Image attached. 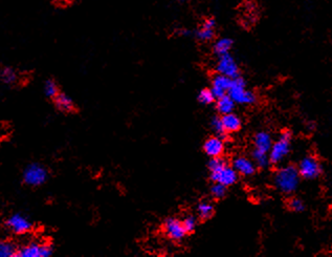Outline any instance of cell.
I'll return each mask as SVG.
<instances>
[{"mask_svg":"<svg viewBox=\"0 0 332 257\" xmlns=\"http://www.w3.org/2000/svg\"><path fill=\"white\" fill-rule=\"evenodd\" d=\"M57 108L63 112H72L75 109L73 100L65 93H58L57 97L54 99Z\"/></svg>","mask_w":332,"mask_h":257,"instance_id":"18","label":"cell"},{"mask_svg":"<svg viewBox=\"0 0 332 257\" xmlns=\"http://www.w3.org/2000/svg\"><path fill=\"white\" fill-rule=\"evenodd\" d=\"M48 178V172L40 164H30L23 172V181L26 185L31 187H37L46 182Z\"/></svg>","mask_w":332,"mask_h":257,"instance_id":"4","label":"cell"},{"mask_svg":"<svg viewBox=\"0 0 332 257\" xmlns=\"http://www.w3.org/2000/svg\"><path fill=\"white\" fill-rule=\"evenodd\" d=\"M215 99H216V97H215L214 92L212 91V89H209V88L203 89L198 94L199 102L205 105H209V104L213 103L215 101Z\"/></svg>","mask_w":332,"mask_h":257,"instance_id":"25","label":"cell"},{"mask_svg":"<svg viewBox=\"0 0 332 257\" xmlns=\"http://www.w3.org/2000/svg\"><path fill=\"white\" fill-rule=\"evenodd\" d=\"M216 70H217L218 74L227 76L231 79L239 76L238 64L236 60L229 55V53L218 57L217 64H216Z\"/></svg>","mask_w":332,"mask_h":257,"instance_id":"7","label":"cell"},{"mask_svg":"<svg viewBox=\"0 0 332 257\" xmlns=\"http://www.w3.org/2000/svg\"><path fill=\"white\" fill-rule=\"evenodd\" d=\"M231 46H233V40L229 38H221L215 42L214 53L218 57L228 54L231 49Z\"/></svg>","mask_w":332,"mask_h":257,"instance_id":"19","label":"cell"},{"mask_svg":"<svg viewBox=\"0 0 332 257\" xmlns=\"http://www.w3.org/2000/svg\"><path fill=\"white\" fill-rule=\"evenodd\" d=\"M44 92H45V94L47 95L48 98H54L55 99L57 97L58 93H59V88H58V85L54 81V80L49 79L45 82Z\"/></svg>","mask_w":332,"mask_h":257,"instance_id":"24","label":"cell"},{"mask_svg":"<svg viewBox=\"0 0 332 257\" xmlns=\"http://www.w3.org/2000/svg\"><path fill=\"white\" fill-rule=\"evenodd\" d=\"M54 2H55V4L58 5V6H62V7H64V6H69V5H71L72 3L75 2V0H54Z\"/></svg>","mask_w":332,"mask_h":257,"instance_id":"31","label":"cell"},{"mask_svg":"<svg viewBox=\"0 0 332 257\" xmlns=\"http://www.w3.org/2000/svg\"><path fill=\"white\" fill-rule=\"evenodd\" d=\"M211 179L215 183H220L224 186L234 185L238 179V172L234 167H229L227 164L222 167L211 171Z\"/></svg>","mask_w":332,"mask_h":257,"instance_id":"6","label":"cell"},{"mask_svg":"<svg viewBox=\"0 0 332 257\" xmlns=\"http://www.w3.org/2000/svg\"><path fill=\"white\" fill-rule=\"evenodd\" d=\"M6 226L15 234H24L30 230L31 223L20 214H14L6 221Z\"/></svg>","mask_w":332,"mask_h":257,"instance_id":"10","label":"cell"},{"mask_svg":"<svg viewBox=\"0 0 332 257\" xmlns=\"http://www.w3.org/2000/svg\"><path fill=\"white\" fill-rule=\"evenodd\" d=\"M205 152L211 157L221 156L224 151V143L221 137H211L204 144Z\"/></svg>","mask_w":332,"mask_h":257,"instance_id":"11","label":"cell"},{"mask_svg":"<svg viewBox=\"0 0 332 257\" xmlns=\"http://www.w3.org/2000/svg\"><path fill=\"white\" fill-rule=\"evenodd\" d=\"M314 127H315L314 123H308V128H309L310 131H313V130H314Z\"/></svg>","mask_w":332,"mask_h":257,"instance_id":"32","label":"cell"},{"mask_svg":"<svg viewBox=\"0 0 332 257\" xmlns=\"http://www.w3.org/2000/svg\"><path fill=\"white\" fill-rule=\"evenodd\" d=\"M215 26H216V21L214 18H207L202 27L198 29L197 31V37L198 39H201L202 41H210L214 38L215 36Z\"/></svg>","mask_w":332,"mask_h":257,"instance_id":"13","label":"cell"},{"mask_svg":"<svg viewBox=\"0 0 332 257\" xmlns=\"http://www.w3.org/2000/svg\"><path fill=\"white\" fill-rule=\"evenodd\" d=\"M300 172L294 166L288 165L280 168L275 176V184L277 188L283 192V194H292L294 192L298 184H300Z\"/></svg>","mask_w":332,"mask_h":257,"instance_id":"1","label":"cell"},{"mask_svg":"<svg viewBox=\"0 0 332 257\" xmlns=\"http://www.w3.org/2000/svg\"><path fill=\"white\" fill-rule=\"evenodd\" d=\"M228 94L236 103L243 105L254 104L257 100L255 93L246 89L244 80L239 76L234 78L233 81H231Z\"/></svg>","mask_w":332,"mask_h":257,"instance_id":"2","label":"cell"},{"mask_svg":"<svg viewBox=\"0 0 332 257\" xmlns=\"http://www.w3.org/2000/svg\"><path fill=\"white\" fill-rule=\"evenodd\" d=\"M298 172L306 180H314L320 176L322 172V166L319 160L312 155L305 156L298 164Z\"/></svg>","mask_w":332,"mask_h":257,"instance_id":"5","label":"cell"},{"mask_svg":"<svg viewBox=\"0 0 332 257\" xmlns=\"http://www.w3.org/2000/svg\"><path fill=\"white\" fill-rule=\"evenodd\" d=\"M211 125H212V128H213V131L217 134V136L219 137H224L226 132L224 130V126H223V123H222V119L221 118H218V117H215L213 118L212 122H211Z\"/></svg>","mask_w":332,"mask_h":257,"instance_id":"26","label":"cell"},{"mask_svg":"<svg viewBox=\"0 0 332 257\" xmlns=\"http://www.w3.org/2000/svg\"><path fill=\"white\" fill-rule=\"evenodd\" d=\"M288 208L293 212H302L305 209V206H304V203L301 200L291 199L288 202Z\"/></svg>","mask_w":332,"mask_h":257,"instance_id":"28","label":"cell"},{"mask_svg":"<svg viewBox=\"0 0 332 257\" xmlns=\"http://www.w3.org/2000/svg\"><path fill=\"white\" fill-rule=\"evenodd\" d=\"M222 123L224 126V130L226 133H236L240 130L241 127V120L240 118L235 115L234 112L222 116Z\"/></svg>","mask_w":332,"mask_h":257,"instance_id":"15","label":"cell"},{"mask_svg":"<svg viewBox=\"0 0 332 257\" xmlns=\"http://www.w3.org/2000/svg\"><path fill=\"white\" fill-rule=\"evenodd\" d=\"M163 229L167 236L173 240H180L187 234L182 220L177 218H168L163 223Z\"/></svg>","mask_w":332,"mask_h":257,"instance_id":"8","label":"cell"},{"mask_svg":"<svg viewBox=\"0 0 332 257\" xmlns=\"http://www.w3.org/2000/svg\"><path fill=\"white\" fill-rule=\"evenodd\" d=\"M182 223H184V227L187 233H191L196 228V218L193 215H188L184 220H182Z\"/></svg>","mask_w":332,"mask_h":257,"instance_id":"29","label":"cell"},{"mask_svg":"<svg viewBox=\"0 0 332 257\" xmlns=\"http://www.w3.org/2000/svg\"><path fill=\"white\" fill-rule=\"evenodd\" d=\"M2 79L4 83L11 85L17 81V74L11 68H5L2 71Z\"/></svg>","mask_w":332,"mask_h":257,"instance_id":"23","label":"cell"},{"mask_svg":"<svg viewBox=\"0 0 332 257\" xmlns=\"http://www.w3.org/2000/svg\"><path fill=\"white\" fill-rule=\"evenodd\" d=\"M53 253L52 247L48 244H42L41 246V257H48L51 256Z\"/></svg>","mask_w":332,"mask_h":257,"instance_id":"30","label":"cell"},{"mask_svg":"<svg viewBox=\"0 0 332 257\" xmlns=\"http://www.w3.org/2000/svg\"><path fill=\"white\" fill-rule=\"evenodd\" d=\"M42 244L30 243L18 249L17 256L19 257H41Z\"/></svg>","mask_w":332,"mask_h":257,"instance_id":"17","label":"cell"},{"mask_svg":"<svg viewBox=\"0 0 332 257\" xmlns=\"http://www.w3.org/2000/svg\"><path fill=\"white\" fill-rule=\"evenodd\" d=\"M211 194L215 199H222L226 195V186L220 183H215L211 188Z\"/></svg>","mask_w":332,"mask_h":257,"instance_id":"27","label":"cell"},{"mask_svg":"<svg viewBox=\"0 0 332 257\" xmlns=\"http://www.w3.org/2000/svg\"><path fill=\"white\" fill-rule=\"evenodd\" d=\"M235 104H236V102L231 99L230 95L227 93L217 99V105H216V107H217V110L219 111V114H221L223 116V115H227V114H230V112H233L234 108H235Z\"/></svg>","mask_w":332,"mask_h":257,"instance_id":"16","label":"cell"},{"mask_svg":"<svg viewBox=\"0 0 332 257\" xmlns=\"http://www.w3.org/2000/svg\"><path fill=\"white\" fill-rule=\"evenodd\" d=\"M253 159H254L256 166H258L260 168H265L271 163L269 152H264V151L258 150V149H254Z\"/></svg>","mask_w":332,"mask_h":257,"instance_id":"20","label":"cell"},{"mask_svg":"<svg viewBox=\"0 0 332 257\" xmlns=\"http://www.w3.org/2000/svg\"><path fill=\"white\" fill-rule=\"evenodd\" d=\"M290 141L291 134L286 131L281 134L279 139L273 143V146L270 151V159L273 164H279L283 160L290 151Z\"/></svg>","mask_w":332,"mask_h":257,"instance_id":"3","label":"cell"},{"mask_svg":"<svg viewBox=\"0 0 332 257\" xmlns=\"http://www.w3.org/2000/svg\"><path fill=\"white\" fill-rule=\"evenodd\" d=\"M231 81H233V79L221 74H217L216 76H214L212 80L211 89L214 92L216 99H218L222 97V95L228 93V90L231 85Z\"/></svg>","mask_w":332,"mask_h":257,"instance_id":"9","label":"cell"},{"mask_svg":"<svg viewBox=\"0 0 332 257\" xmlns=\"http://www.w3.org/2000/svg\"><path fill=\"white\" fill-rule=\"evenodd\" d=\"M178 2H186V0H178Z\"/></svg>","mask_w":332,"mask_h":257,"instance_id":"33","label":"cell"},{"mask_svg":"<svg viewBox=\"0 0 332 257\" xmlns=\"http://www.w3.org/2000/svg\"><path fill=\"white\" fill-rule=\"evenodd\" d=\"M254 145H255V149L270 153L271 148L273 146V139L269 133H265V132L258 133L254 139Z\"/></svg>","mask_w":332,"mask_h":257,"instance_id":"14","label":"cell"},{"mask_svg":"<svg viewBox=\"0 0 332 257\" xmlns=\"http://www.w3.org/2000/svg\"><path fill=\"white\" fill-rule=\"evenodd\" d=\"M197 211H198V215L202 219L206 220L209 219L213 216L214 214V207L211 203L208 202H203L198 205L197 207Z\"/></svg>","mask_w":332,"mask_h":257,"instance_id":"22","label":"cell"},{"mask_svg":"<svg viewBox=\"0 0 332 257\" xmlns=\"http://www.w3.org/2000/svg\"><path fill=\"white\" fill-rule=\"evenodd\" d=\"M17 254L18 249L10 240H4L0 243V256L2 257H14L17 256Z\"/></svg>","mask_w":332,"mask_h":257,"instance_id":"21","label":"cell"},{"mask_svg":"<svg viewBox=\"0 0 332 257\" xmlns=\"http://www.w3.org/2000/svg\"><path fill=\"white\" fill-rule=\"evenodd\" d=\"M233 167L239 174H242L244 176H250V175L254 174L255 170H256L255 162H253V160L248 159L247 157H244V156H239V157L235 158L234 163H233Z\"/></svg>","mask_w":332,"mask_h":257,"instance_id":"12","label":"cell"}]
</instances>
